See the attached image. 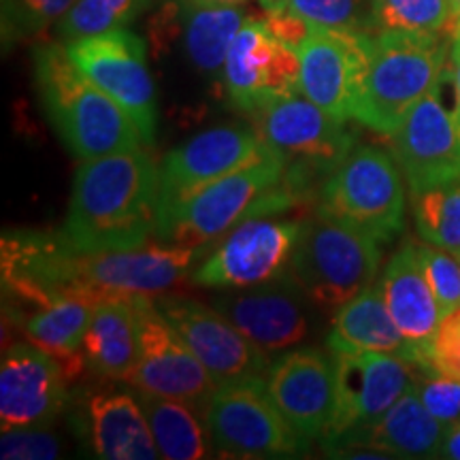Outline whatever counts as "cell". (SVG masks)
Masks as SVG:
<instances>
[{
    "label": "cell",
    "instance_id": "cell-1",
    "mask_svg": "<svg viewBox=\"0 0 460 460\" xmlns=\"http://www.w3.org/2000/svg\"><path fill=\"white\" fill-rule=\"evenodd\" d=\"M160 166L146 149L82 160L62 237L82 254L126 252L156 234Z\"/></svg>",
    "mask_w": 460,
    "mask_h": 460
},
{
    "label": "cell",
    "instance_id": "cell-2",
    "mask_svg": "<svg viewBox=\"0 0 460 460\" xmlns=\"http://www.w3.org/2000/svg\"><path fill=\"white\" fill-rule=\"evenodd\" d=\"M34 84L56 135L79 163L141 147V132L130 115L85 77L66 45L34 49Z\"/></svg>",
    "mask_w": 460,
    "mask_h": 460
},
{
    "label": "cell",
    "instance_id": "cell-3",
    "mask_svg": "<svg viewBox=\"0 0 460 460\" xmlns=\"http://www.w3.org/2000/svg\"><path fill=\"white\" fill-rule=\"evenodd\" d=\"M454 32L382 31L373 34L356 122L393 137L411 107L444 77Z\"/></svg>",
    "mask_w": 460,
    "mask_h": 460
},
{
    "label": "cell",
    "instance_id": "cell-4",
    "mask_svg": "<svg viewBox=\"0 0 460 460\" xmlns=\"http://www.w3.org/2000/svg\"><path fill=\"white\" fill-rule=\"evenodd\" d=\"M256 132L288 160L284 180L305 199L343 163L356 147V132L332 118L303 92L281 96L252 111Z\"/></svg>",
    "mask_w": 460,
    "mask_h": 460
},
{
    "label": "cell",
    "instance_id": "cell-5",
    "mask_svg": "<svg viewBox=\"0 0 460 460\" xmlns=\"http://www.w3.org/2000/svg\"><path fill=\"white\" fill-rule=\"evenodd\" d=\"M315 216L377 241L394 239L405 226V186L399 160L376 146L354 147L322 183Z\"/></svg>",
    "mask_w": 460,
    "mask_h": 460
},
{
    "label": "cell",
    "instance_id": "cell-6",
    "mask_svg": "<svg viewBox=\"0 0 460 460\" xmlns=\"http://www.w3.org/2000/svg\"><path fill=\"white\" fill-rule=\"evenodd\" d=\"M376 237L315 216L305 222L290 258V271L322 314L335 315L373 284L382 250Z\"/></svg>",
    "mask_w": 460,
    "mask_h": 460
},
{
    "label": "cell",
    "instance_id": "cell-7",
    "mask_svg": "<svg viewBox=\"0 0 460 460\" xmlns=\"http://www.w3.org/2000/svg\"><path fill=\"white\" fill-rule=\"evenodd\" d=\"M416 367L390 354H335V405L320 437L322 450L337 456L356 450L379 418L416 382Z\"/></svg>",
    "mask_w": 460,
    "mask_h": 460
},
{
    "label": "cell",
    "instance_id": "cell-8",
    "mask_svg": "<svg viewBox=\"0 0 460 460\" xmlns=\"http://www.w3.org/2000/svg\"><path fill=\"white\" fill-rule=\"evenodd\" d=\"M211 450L233 458H295L309 450L264 386V379L217 384L200 407Z\"/></svg>",
    "mask_w": 460,
    "mask_h": 460
},
{
    "label": "cell",
    "instance_id": "cell-9",
    "mask_svg": "<svg viewBox=\"0 0 460 460\" xmlns=\"http://www.w3.org/2000/svg\"><path fill=\"white\" fill-rule=\"evenodd\" d=\"M288 160L275 149L267 158L222 177L160 217L156 237L166 245L200 247L220 239L252 209L264 192L284 180Z\"/></svg>",
    "mask_w": 460,
    "mask_h": 460
},
{
    "label": "cell",
    "instance_id": "cell-10",
    "mask_svg": "<svg viewBox=\"0 0 460 460\" xmlns=\"http://www.w3.org/2000/svg\"><path fill=\"white\" fill-rule=\"evenodd\" d=\"M305 222L247 217L224 234L209 256L200 258L190 281L200 288L241 290L278 278L290 267Z\"/></svg>",
    "mask_w": 460,
    "mask_h": 460
},
{
    "label": "cell",
    "instance_id": "cell-11",
    "mask_svg": "<svg viewBox=\"0 0 460 460\" xmlns=\"http://www.w3.org/2000/svg\"><path fill=\"white\" fill-rule=\"evenodd\" d=\"M66 51L85 77L119 102L139 128L143 143L152 146L156 137L158 102L143 39L119 28L66 43Z\"/></svg>",
    "mask_w": 460,
    "mask_h": 460
},
{
    "label": "cell",
    "instance_id": "cell-12",
    "mask_svg": "<svg viewBox=\"0 0 460 460\" xmlns=\"http://www.w3.org/2000/svg\"><path fill=\"white\" fill-rule=\"evenodd\" d=\"M137 362L126 382L135 390L203 407L217 382L171 326L152 296H135Z\"/></svg>",
    "mask_w": 460,
    "mask_h": 460
},
{
    "label": "cell",
    "instance_id": "cell-13",
    "mask_svg": "<svg viewBox=\"0 0 460 460\" xmlns=\"http://www.w3.org/2000/svg\"><path fill=\"white\" fill-rule=\"evenodd\" d=\"M371 45L369 32L309 28L296 48L303 94L341 122L354 119L369 71Z\"/></svg>",
    "mask_w": 460,
    "mask_h": 460
},
{
    "label": "cell",
    "instance_id": "cell-14",
    "mask_svg": "<svg viewBox=\"0 0 460 460\" xmlns=\"http://www.w3.org/2000/svg\"><path fill=\"white\" fill-rule=\"evenodd\" d=\"M273 152L275 147L264 143L256 130L234 126H220L192 137L166 154L160 166L158 220L209 183L245 169Z\"/></svg>",
    "mask_w": 460,
    "mask_h": 460
},
{
    "label": "cell",
    "instance_id": "cell-15",
    "mask_svg": "<svg viewBox=\"0 0 460 460\" xmlns=\"http://www.w3.org/2000/svg\"><path fill=\"white\" fill-rule=\"evenodd\" d=\"M447 77L446 71L393 135L394 158L411 194L460 177V115L444 96Z\"/></svg>",
    "mask_w": 460,
    "mask_h": 460
},
{
    "label": "cell",
    "instance_id": "cell-16",
    "mask_svg": "<svg viewBox=\"0 0 460 460\" xmlns=\"http://www.w3.org/2000/svg\"><path fill=\"white\" fill-rule=\"evenodd\" d=\"M298 51L281 41L267 20L247 17L224 62V88L234 107L252 113L281 96L301 92Z\"/></svg>",
    "mask_w": 460,
    "mask_h": 460
},
{
    "label": "cell",
    "instance_id": "cell-17",
    "mask_svg": "<svg viewBox=\"0 0 460 460\" xmlns=\"http://www.w3.org/2000/svg\"><path fill=\"white\" fill-rule=\"evenodd\" d=\"M207 245L137 247L79 256V279L94 303L118 296H160L192 273Z\"/></svg>",
    "mask_w": 460,
    "mask_h": 460
},
{
    "label": "cell",
    "instance_id": "cell-18",
    "mask_svg": "<svg viewBox=\"0 0 460 460\" xmlns=\"http://www.w3.org/2000/svg\"><path fill=\"white\" fill-rule=\"evenodd\" d=\"M156 305L217 384L267 377L271 367L269 354L252 343L214 305L209 307L183 296L163 298V295Z\"/></svg>",
    "mask_w": 460,
    "mask_h": 460
},
{
    "label": "cell",
    "instance_id": "cell-19",
    "mask_svg": "<svg viewBox=\"0 0 460 460\" xmlns=\"http://www.w3.org/2000/svg\"><path fill=\"white\" fill-rule=\"evenodd\" d=\"M309 296L290 269L278 278L216 296L211 305L264 354L296 348L309 335Z\"/></svg>",
    "mask_w": 460,
    "mask_h": 460
},
{
    "label": "cell",
    "instance_id": "cell-20",
    "mask_svg": "<svg viewBox=\"0 0 460 460\" xmlns=\"http://www.w3.org/2000/svg\"><path fill=\"white\" fill-rule=\"evenodd\" d=\"M335 354L315 348L281 352L271 362L264 386L292 430L307 441H320L335 405Z\"/></svg>",
    "mask_w": 460,
    "mask_h": 460
},
{
    "label": "cell",
    "instance_id": "cell-21",
    "mask_svg": "<svg viewBox=\"0 0 460 460\" xmlns=\"http://www.w3.org/2000/svg\"><path fill=\"white\" fill-rule=\"evenodd\" d=\"M60 362L34 343H13L0 365V427H51L66 405Z\"/></svg>",
    "mask_w": 460,
    "mask_h": 460
},
{
    "label": "cell",
    "instance_id": "cell-22",
    "mask_svg": "<svg viewBox=\"0 0 460 460\" xmlns=\"http://www.w3.org/2000/svg\"><path fill=\"white\" fill-rule=\"evenodd\" d=\"M377 284L390 315L416 354V365L424 371L430 343H433L435 332L444 318H441L433 290L424 278L416 241H402V245L388 261Z\"/></svg>",
    "mask_w": 460,
    "mask_h": 460
},
{
    "label": "cell",
    "instance_id": "cell-23",
    "mask_svg": "<svg viewBox=\"0 0 460 460\" xmlns=\"http://www.w3.org/2000/svg\"><path fill=\"white\" fill-rule=\"evenodd\" d=\"M84 430L102 460H154L160 456L137 394L101 390L85 399Z\"/></svg>",
    "mask_w": 460,
    "mask_h": 460
},
{
    "label": "cell",
    "instance_id": "cell-24",
    "mask_svg": "<svg viewBox=\"0 0 460 460\" xmlns=\"http://www.w3.org/2000/svg\"><path fill=\"white\" fill-rule=\"evenodd\" d=\"M326 345L332 354L377 352L416 365V354L390 315L379 284L367 286L332 315Z\"/></svg>",
    "mask_w": 460,
    "mask_h": 460
},
{
    "label": "cell",
    "instance_id": "cell-25",
    "mask_svg": "<svg viewBox=\"0 0 460 460\" xmlns=\"http://www.w3.org/2000/svg\"><path fill=\"white\" fill-rule=\"evenodd\" d=\"M447 424L437 420L420 399L416 384L379 418L358 447L402 458H435L444 450Z\"/></svg>",
    "mask_w": 460,
    "mask_h": 460
},
{
    "label": "cell",
    "instance_id": "cell-26",
    "mask_svg": "<svg viewBox=\"0 0 460 460\" xmlns=\"http://www.w3.org/2000/svg\"><path fill=\"white\" fill-rule=\"evenodd\" d=\"M96 303L82 296H62L20 320L26 339L60 362L68 384L88 369L84 356L85 331Z\"/></svg>",
    "mask_w": 460,
    "mask_h": 460
},
{
    "label": "cell",
    "instance_id": "cell-27",
    "mask_svg": "<svg viewBox=\"0 0 460 460\" xmlns=\"http://www.w3.org/2000/svg\"><path fill=\"white\" fill-rule=\"evenodd\" d=\"M137 352L135 296L96 303L84 341L88 369L105 379H126L135 367Z\"/></svg>",
    "mask_w": 460,
    "mask_h": 460
},
{
    "label": "cell",
    "instance_id": "cell-28",
    "mask_svg": "<svg viewBox=\"0 0 460 460\" xmlns=\"http://www.w3.org/2000/svg\"><path fill=\"white\" fill-rule=\"evenodd\" d=\"M143 413L160 456L166 460H199L209 456V437L205 424L194 413V407L186 401L169 399L152 393L137 390Z\"/></svg>",
    "mask_w": 460,
    "mask_h": 460
},
{
    "label": "cell",
    "instance_id": "cell-29",
    "mask_svg": "<svg viewBox=\"0 0 460 460\" xmlns=\"http://www.w3.org/2000/svg\"><path fill=\"white\" fill-rule=\"evenodd\" d=\"M245 20L237 4L217 7L192 0L183 9V45L192 65L207 75H220L230 45Z\"/></svg>",
    "mask_w": 460,
    "mask_h": 460
},
{
    "label": "cell",
    "instance_id": "cell-30",
    "mask_svg": "<svg viewBox=\"0 0 460 460\" xmlns=\"http://www.w3.org/2000/svg\"><path fill=\"white\" fill-rule=\"evenodd\" d=\"M411 209L420 237L460 256V177L411 194Z\"/></svg>",
    "mask_w": 460,
    "mask_h": 460
},
{
    "label": "cell",
    "instance_id": "cell-31",
    "mask_svg": "<svg viewBox=\"0 0 460 460\" xmlns=\"http://www.w3.org/2000/svg\"><path fill=\"white\" fill-rule=\"evenodd\" d=\"M152 0H77L58 22V37L65 43L96 37L132 24L146 13Z\"/></svg>",
    "mask_w": 460,
    "mask_h": 460
},
{
    "label": "cell",
    "instance_id": "cell-32",
    "mask_svg": "<svg viewBox=\"0 0 460 460\" xmlns=\"http://www.w3.org/2000/svg\"><path fill=\"white\" fill-rule=\"evenodd\" d=\"M454 0H376V32H454Z\"/></svg>",
    "mask_w": 460,
    "mask_h": 460
},
{
    "label": "cell",
    "instance_id": "cell-33",
    "mask_svg": "<svg viewBox=\"0 0 460 460\" xmlns=\"http://www.w3.org/2000/svg\"><path fill=\"white\" fill-rule=\"evenodd\" d=\"M288 11L309 26L376 32V0H290Z\"/></svg>",
    "mask_w": 460,
    "mask_h": 460
},
{
    "label": "cell",
    "instance_id": "cell-34",
    "mask_svg": "<svg viewBox=\"0 0 460 460\" xmlns=\"http://www.w3.org/2000/svg\"><path fill=\"white\" fill-rule=\"evenodd\" d=\"M77 0H3L4 43L22 41L60 22Z\"/></svg>",
    "mask_w": 460,
    "mask_h": 460
},
{
    "label": "cell",
    "instance_id": "cell-35",
    "mask_svg": "<svg viewBox=\"0 0 460 460\" xmlns=\"http://www.w3.org/2000/svg\"><path fill=\"white\" fill-rule=\"evenodd\" d=\"M418 258L422 264L424 278H427L437 305H439L441 318L460 309V261L444 247L433 243H418Z\"/></svg>",
    "mask_w": 460,
    "mask_h": 460
},
{
    "label": "cell",
    "instance_id": "cell-36",
    "mask_svg": "<svg viewBox=\"0 0 460 460\" xmlns=\"http://www.w3.org/2000/svg\"><path fill=\"white\" fill-rule=\"evenodd\" d=\"M62 444L49 427H24L3 430L0 458L4 460H54Z\"/></svg>",
    "mask_w": 460,
    "mask_h": 460
},
{
    "label": "cell",
    "instance_id": "cell-37",
    "mask_svg": "<svg viewBox=\"0 0 460 460\" xmlns=\"http://www.w3.org/2000/svg\"><path fill=\"white\" fill-rule=\"evenodd\" d=\"M413 384L420 399L437 420L447 427L460 422V379L427 371V377H416Z\"/></svg>",
    "mask_w": 460,
    "mask_h": 460
},
{
    "label": "cell",
    "instance_id": "cell-38",
    "mask_svg": "<svg viewBox=\"0 0 460 460\" xmlns=\"http://www.w3.org/2000/svg\"><path fill=\"white\" fill-rule=\"evenodd\" d=\"M427 371L460 379V309L441 320L430 343Z\"/></svg>",
    "mask_w": 460,
    "mask_h": 460
},
{
    "label": "cell",
    "instance_id": "cell-39",
    "mask_svg": "<svg viewBox=\"0 0 460 460\" xmlns=\"http://www.w3.org/2000/svg\"><path fill=\"white\" fill-rule=\"evenodd\" d=\"M452 77H454V92H456V107L460 115V20L456 22L452 37Z\"/></svg>",
    "mask_w": 460,
    "mask_h": 460
},
{
    "label": "cell",
    "instance_id": "cell-40",
    "mask_svg": "<svg viewBox=\"0 0 460 460\" xmlns=\"http://www.w3.org/2000/svg\"><path fill=\"white\" fill-rule=\"evenodd\" d=\"M441 456L460 460V422H454L450 429H447L444 450H441Z\"/></svg>",
    "mask_w": 460,
    "mask_h": 460
},
{
    "label": "cell",
    "instance_id": "cell-41",
    "mask_svg": "<svg viewBox=\"0 0 460 460\" xmlns=\"http://www.w3.org/2000/svg\"><path fill=\"white\" fill-rule=\"evenodd\" d=\"M261 4L267 13H278V11H286L290 0H261Z\"/></svg>",
    "mask_w": 460,
    "mask_h": 460
},
{
    "label": "cell",
    "instance_id": "cell-42",
    "mask_svg": "<svg viewBox=\"0 0 460 460\" xmlns=\"http://www.w3.org/2000/svg\"><path fill=\"white\" fill-rule=\"evenodd\" d=\"M200 4H217V7H233V4H241L245 0H197Z\"/></svg>",
    "mask_w": 460,
    "mask_h": 460
},
{
    "label": "cell",
    "instance_id": "cell-43",
    "mask_svg": "<svg viewBox=\"0 0 460 460\" xmlns=\"http://www.w3.org/2000/svg\"><path fill=\"white\" fill-rule=\"evenodd\" d=\"M454 9H456V17L460 20V0H454Z\"/></svg>",
    "mask_w": 460,
    "mask_h": 460
},
{
    "label": "cell",
    "instance_id": "cell-44",
    "mask_svg": "<svg viewBox=\"0 0 460 460\" xmlns=\"http://www.w3.org/2000/svg\"><path fill=\"white\" fill-rule=\"evenodd\" d=\"M458 261H460V256H458Z\"/></svg>",
    "mask_w": 460,
    "mask_h": 460
}]
</instances>
